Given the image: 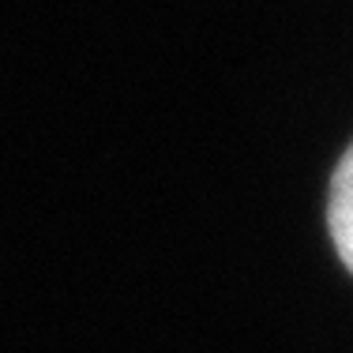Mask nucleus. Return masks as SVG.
Listing matches in <instances>:
<instances>
[{
  "mask_svg": "<svg viewBox=\"0 0 353 353\" xmlns=\"http://www.w3.org/2000/svg\"><path fill=\"white\" fill-rule=\"evenodd\" d=\"M327 225H331V241L339 248V259L353 274V143L342 154L339 170L331 176V203H327Z\"/></svg>",
  "mask_w": 353,
  "mask_h": 353,
  "instance_id": "obj_1",
  "label": "nucleus"
}]
</instances>
